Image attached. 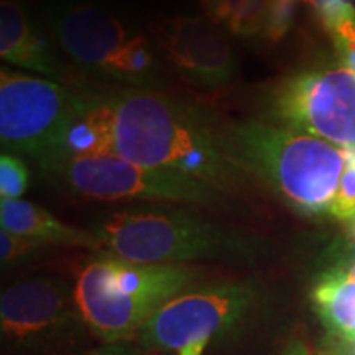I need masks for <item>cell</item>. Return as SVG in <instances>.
Returning <instances> with one entry per match:
<instances>
[{
  "label": "cell",
  "mask_w": 355,
  "mask_h": 355,
  "mask_svg": "<svg viewBox=\"0 0 355 355\" xmlns=\"http://www.w3.org/2000/svg\"><path fill=\"white\" fill-rule=\"evenodd\" d=\"M345 272H347V273L350 275V277H352V278L355 279V259L352 260V263H350V266H349L347 270H345Z\"/></svg>",
  "instance_id": "27"
},
{
  "label": "cell",
  "mask_w": 355,
  "mask_h": 355,
  "mask_svg": "<svg viewBox=\"0 0 355 355\" xmlns=\"http://www.w3.org/2000/svg\"><path fill=\"white\" fill-rule=\"evenodd\" d=\"M42 168L69 193L96 201H163L230 206L227 193L183 173L140 166L110 155L58 153Z\"/></svg>",
  "instance_id": "6"
},
{
  "label": "cell",
  "mask_w": 355,
  "mask_h": 355,
  "mask_svg": "<svg viewBox=\"0 0 355 355\" xmlns=\"http://www.w3.org/2000/svg\"><path fill=\"white\" fill-rule=\"evenodd\" d=\"M268 2L270 0H242L225 25V30L235 37L250 38L261 35Z\"/></svg>",
  "instance_id": "15"
},
{
  "label": "cell",
  "mask_w": 355,
  "mask_h": 355,
  "mask_svg": "<svg viewBox=\"0 0 355 355\" xmlns=\"http://www.w3.org/2000/svg\"><path fill=\"white\" fill-rule=\"evenodd\" d=\"M28 186V170L19 157L2 153L0 157V196L2 199H21Z\"/></svg>",
  "instance_id": "18"
},
{
  "label": "cell",
  "mask_w": 355,
  "mask_h": 355,
  "mask_svg": "<svg viewBox=\"0 0 355 355\" xmlns=\"http://www.w3.org/2000/svg\"><path fill=\"white\" fill-rule=\"evenodd\" d=\"M303 2L316 12L327 33L343 21L355 19L354 0H303Z\"/></svg>",
  "instance_id": "19"
},
{
  "label": "cell",
  "mask_w": 355,
  "mask_h": 355,
  "mask_svg": "<svg viewBox=\"0 0 355 355\" xmlns=\"http://www.w3.org/2000/svg\"><path fill=\"white\" fill-rule=\"evenodd\" d=\"M298 2L300 0H270L261 37L272 43L282 42L295 21Z\"/></svg>",
  "instance_id": "16"
},
{
  "label": "cell",
  "mask_w": 355,
  "mask_h": 355,
  "mask_svg": "<svg viewBox=\"0 0 355 355\" xmlns=\"http://www.w3.org/2000/svg\"><path fill=\"white\" fill-rule=\"evenodd\" d=\"M242 0H201V7L207 20L217 26H225Z\"/></svg>",
  "instance_id": "22"
},
{
  "label": "cell",
  "mask_w": 355,
  "mask_h": 355,
  "mask_svg": "<svg viewBox=\"0 0 355 355\" xmlns=\"http://www.w3.org/2000/svg\"><path fill=\"white\" fill-rule=\"evenodd\" d=\"M318 355H334V354H329V352H321V354H318Z\"/></svg>",
  "instance_id": "28"
},
{
  "label": "cell",
  "mask_w": 355,
  "mask_h": 355,
  "mask_svg": "<svg viewBox=\"0 0 355 355\" xmlns=\"http://www.w3.org/2000/svg\"><path fill=\"white\" fill-rule=\"evenodd\" d=\"M277 114L293 130L355 148V73L347 68L311 71L283 84Z\"/></svg>",
  "instance_id": "9"
},
{
  "label": "cell",
  "mask_w": 355,
  "mask_h": 355,
  "mask_svg": "<svg viewBox=\"0 0 355 355\" xmlns=\"http://www.w3.org/2000/svg\"><path fill=\"white\" fill-rule=\"evenodd\" d=\"M354 355H355V352H354Z\"/></svg>",
  "instance_id": "29"
},
{
  "label": "cell",
  "mask_w": 355,
  "mask_h": 355,
  "mask_svg": "<svg viewBox=\"0 0 355 355\" xmlns=\"http://www.w3.org/2000/svg\"><path fill=\"white\" fill-rule=\"evenodd\" d=\"M329 35L344 68L355 73V19L343 21L332 28Z\"/></svg>",
  "instance_id": "21"
},
{
  "label": "cell",
  "mask_w": 355,
  "mask_h": 355,
  "mask_svg": "<svg viewBox=\"0 0 355 355\" xmlns=\"http://www.w3.org/2000/svg\"><path fill=\"white\" fill-rule=\"evenodd\" d=\"M225 152L250 180L260 181L296 211L331 212L345 168V148L259 121L220 127Z\"/></svg>",
  "instance_id": "2"
},
{
  "label": "cell",
  "mask_w": 355,
  "mask_h": 355,
  "mask_svg": "<svg viewBox=\"0 0 355 355\" xmlns=\"http://www.w3.org/2000/svg\"><path fill=\"white\" fill-rule=\"evenodd\" d=\"M345 155V168L329 212L339 220H347L355 214V148H347Z\"/></svg>",
  "instance_id": "17"
},
{
  "label": "cell",
  "mask_w": 355,
  "mask_h": 355,
  "mask_svg": "<svg viewBox=\"0 0 355 355\" xmlns=\"http://www.w3.org/2000/svg\"><path fill=\"white\" fill-rule=\"evenodd\" d=\"M63 152L110 155L183 173L232 198L250 186V176L225 152L219 128H211L201 112L157 89L121 87L79 97Z\"/></svg>",
  "instance_id": "1"
},
{
  "label": "cell",
  "mask_w": 355,
  "mask_h": 355,
  "mask_svg": "<svg viewBox=\"0 0 355 355\" xmlns=\"http://www.w3.org/2000/svg\"><path fill=\"white\" fill-rule=\"evenodd\" d=\"M61 83L0 69V144L3 150L37 158L40 165L64 150L78 109Z\"/></svg>",
  "instance_id": "7"
},
{
  "label": "cell",
  "mask_w": 355,
  "mask_h": 355,
  "mask_svg": "<svg viewBox=\"0 0 355 355\" xmlns=\"http://www.w3.org/2000/svg\"><path fill=\"white\" fill-rule=\"evenodd\" d=\"M196 277L186 265L133 263L102 254L79 272L74 300L89 331L105 344L123 343Z\"/></svg>",
  "instance_id": "4"
},
{
  "label": "cell",
  "mask_w": 355,
  "mask_h": 355,
  "mask_svg": "<svg viewBox=\"0 0 355 355\" xmlns=\"http://www.w3.org/2000/svg\"><path fill=\"white\" fill-rule=\"evenodd\" d=\"M313 304L332 334L355 344V279L345 270H332L319 278Z\"/></svg>",
  "instance_id": "14"
},
{
  "label": "cell",
  "mask_w": 355,
  "mask_h": 355,
  "mask_svg": "<svg viewBox=\"0 0 355 355\" xmlns=\"http://www.w3.org/2000/svg\"><path fill=\"white\" fill-rule=\"evenodd\" d=\"M0 56L8 64L35 71L53 81L63 83L68 78L20 0L0 2Z\"/></svg>",
  "instance_id": "12"
},
{
  "label": "cell",
  "mask_w": 355,
  "mask_h": 355,
  "mask_svg": "<svg viewBox=\"0 0 355 355\" xmlns=\"http://www.w3.org/2000/svg\"><path fill=\"white\" fill-rule=\"evenodd\" d=\"M207 344H209V340H201V343H194L191 345H186V347L180 350V354L178 355H202L204 349H206Z\"/></svg>",
  "instance_id": "24"
},
{
  "label": "cell",
  "mask_w": 355,
  "mask_h": 355,
  "mask_svg": "<svg viewBox=\"0 0 355 355\" xmlns=\"http://www.w3.org/2000/svg\"><path fill=\"white\" fill-rule=\"evenodd\" d=\"M51 37L69 60L94 76L153 89L162 78L153 44L105 8L86 0H56L44 8Z\"/></svg>",
  "instance_id": "5"
},
{
  "label": "cell",
  "mask_w": 355,
  "mask_h": 355,
  "mask_svg": "<svg viewBox=\"0 0 355 355\" xmlns=\"http://www.w3.org/2000/svg\"><path fill=\"white\" fill-rule=\"evenodd\" d=\"M78 314L74 290L60 278L17 283L0 300L3 339L17 347H37L60 339Z\"/></svg>",
  "instance_id": "11"
},
{
  "label": "cell",
  "mask_w": 355,
  "mask_h": 355,
  "mask_svg": "<svg viewBox=\"0 0 355 355\" xmlns=\"http://www.w3.org/2000/svg\"><path fill=\"white\" fill-rule=\"evenodd\" d=\"M152 40L173 71L191 86L217 91L237 76V58L222 30L199 17H158L148 24Z\"/></svg>",
  "instance_id": "10"
},
{
  "label": "cell",
  "mask_w": 355,
  "mask_h": 355,
  "mask_svg": "<svg viewBox=\"0 0 355 355\" xmlns=\"http://www.w3.org/2000/svg\"><path fill=\"white\" fill-rule=\"evenodd\" d=\"M43 247V243L33 241V239L21 237V235H15L3 229L0 232V259H2V265L17 263V261L24 260L25 257L42 250Z\"/></svg>",
  "instance_id": "20"
},
{
  "label": "cell",
  "mask_w": 355,
  "mask_h": 355,
  "mask_svg": "<svg viewBox=\"0 0 355 355\" xmlns=\"http://www.w3.org/2000/svg\"><path fill=\"white\" fill-rule=\"evenodd\" d=\"M86 355H141L139 349H135L130 344L125 343H114V344H105L102 347L92 350Z\"/></svg>",
  "instance_id": "23"
},
{
  "label": "cell",
  "mask_w": 355,
  "mask_h": 355,
  "mask_svg": "<svg viewBox=\"0 0 355 355\" xmlns=\"http://www.w3.org/2000/svg\"><path fill=\"white\" fill-rule=\"evenodd\" d=\"M345 222H347V235H349L350 242L355 243V214Z\"/></svg>",
  "instance_id": "26"
},
{
  "label": "cell",
  "mask_w": 355,
  "mask_h": 355,
  "mask_svg": "<svg viewBox=\"0 0 355 355\" xmlns=\"http://www.w3.org/2000/svg\"><path fill=\"white\" fill-rule=\"evenodd\" d=\"M283 355H309L308 347L303 343H293Z\"/></svg>",
  "instance_id": "25"
},
{
  "label": "cell",
  "mask_w": 355,
  "mask_h": 355,
  "mask_svg": "<svg viewBox=\"0 0 355 355\" xmlns=\"http://www.w3.org/2000/svg\"><path fill=\"white\" fill-rule=\"evenodd\" d=\"M0 225L3 230L33 239L43 245L83 247L101 252V242L92 230L71 227L51 212L24 199L0 201Z\"/></svg>",
  "instance_id": "13"
},
{
  "label": "cell",
  "mask_w": 355,
  "mask_h": 355,
  "mask_svg": "<svg viewBox=\"0 0 355 355\" xmlns=\"http://www.w3.org/2000/svg\"><path fill=\"white\" fill-rule=\"evenodd\" d=\"M259 303L254 282L216 283L186 290L162 306L137 332L141 347L181 350L232 329Z\"/></svg>",
  "instance_id": "8"
},
{
  "label": "cell",
  "mask_w": 355,
  "mask_h": 355,
  "mask_svg": "<svg viewBox=\"0 0 355 355\" xmlns=\"http://www.w3.org/2000/svg\"><path fill=\"white\" fill-rule=\"evenodd\" d=\"M101 252L133 263L183 265L194 260H259L257 235L206 220L186 209L117 211L96 222Z\"/></svg>",
  "instance_id": "3"
}]
</instances>
